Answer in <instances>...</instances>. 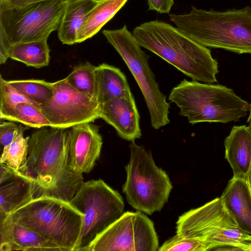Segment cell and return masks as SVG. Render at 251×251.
I'll return each instance as SVG.
<instances>
[{
	"instance_id": "obj_27",
	"label": "cell",
	"mask_w": 251,
	"mask_h": 251,
	"mask_svg": "<svg viewBox=\"0 0 251 251\" xmlns=\"http://www.w3.org/2000/svg\"><path fill=\"white\" fill-rule=\"evenodd\" d=\"M10 121L19 122L28 127L38 129L51 126L39 106L28 102H21L17 105Z\"/></svg>"
},
{
	"instance_id": "obj_17",
	"label": "cell",
	"mask_w": 251,
	"mask_h": 251,
	"mask_svg": "<svg viewBox=\"0 0 251 251\" xmlns=\"http://www.w3.org/2000/svg\"><path fill=\"white\" fill-rule=\"evenodd\" d=\"M220 197L239 226L251 235V195L245 179L233 176Z\"/></svg>"
},
{
	"instance_id": "obj_3",
	"label": "cell",
	"mask_w": 251,
	"mask_h": 251,
	"mask_svg": "<svg viewBox=\"0 0 251 251\" xmlns=\"http://www.w3.org/2000/svg\"><path fill=\"white\" fill-rule=\"evenodd\" d=\"M170 21L184 34L206 47L239 54H251V8L225 11L198 9L188 14H170Z\"/></svg>"
},
{
	"instance_id": "obj_2",
	"label": "cell",
	"mask_w": 251,
	"mask_h": 251,
	"mask_svg": "<svg viewBox=\"0 0 251 251\" xmlns=\"http://www.w3.org/2000/svg\"><path fill=\"white\" fill-rule=\"evenodd\" d=\"M133 35L141 47L154 53L193 80L217 81V60L211 50L193 40L176 27L155 20L135 27Z\"/></svg>"
},
{
	"instance_id": "obj_14",
	"label": "cell",
	"mask_w": 251,
	"mask_h": 251,
	"mask_svg": "<svg viewBox=\"0 0 251 251\" xmlns=\"http://www.w3.org/2000/svg\"><path fill=\"white\" fill-rule=\"evenodd\" d=\"M101 105L100 118L113 126L121 138L133 142L141 137L140 116L132 93Z\"/></svg>"
},
{
	"instance_id": "obj_4",
	"label": "cell",
	"mask_w": 251,
	"mask_h": 251,
	"mask_svg": "<svg viewBox=\"0 0 251 251\" xmlns=\"http://www.w3.org/2000/svg\"><path fill=\"white\" fill-rule=\"evenodd\" d=\"M169 100L179 108V115L192 125L223 124L245 117L250 104L225 86L184 79L171 90Z\"/></svg>"
},
{
	"instance_id": "obj_1",
	"label": "cell",
	"mask_w": 251,
	"mask_h": 251,
	"mask_svg": "<svg viewBox=\"0 0 251 251\" xmlns=\"http://www.w3.org/2000/svg\"><path fill=\"white\" fill-rule=\"evenodd\" d=\"M68 128L45 126L29 136L26 163L18 171L33 183V199L52 196L70 201L83 182L68 162Z\"/></svg>"
},
{
	"instance_id": "obj_16",
	"label": "cell",
	"mask_w": 251,
	"mask_h": 251,
	"mask_svg": "<svg viewBox=\"0 0 251 251\" xmlns=\"http://www.w3.org/2000/svg\"><path fill=\"white\" fill-rule=\"evenodd\" d=\"M225 157L235 177L245 178L251 163V129L234 126L224 140Z\"/></svg>"
},
{
	"instance_id": "obj_11",
	"label": "cell",
	"mask_w": 251,
	"mask_h": 251,
	"mask_svg": "<svg viewBox=\"0 0 251 251\" xmlns=\"http://www.w3.org/2000/svg\"><path fill=\"white\" fill-rule=\"evenodd\" d=\"M53 86L52 98L39 105L51 126L69 128L100 118L101 105L97 99L77 91L65 78L53 82Z\"/></svg>"
},
{
	"instance_id": "obj_23",
	"label": "cell",
	"mask_w": 251,
	"mask_h": 251,
	"mask_svg": "<svg viewBox=\"0 0 251 251\" xmlns=\"http://www.w3.org/2000/svg\"><path fill=\"white\" fill-rule=\"evenodd\" d=\"M26 98L40 105L49 102L54 95L53 83L39 79L7 80Z\"/></svg>"
},
{
	"instance_id": "obj_22",
	"label": "cell",
	"mask_w": 251,
	"mask_h": 251,
	"mask_svg": "<svg viewBox=\"0 0 251 251\" xmlns=\"http://www.w3.org/2000/svg\"><path fill=\"white\" fill-rule=\"evenodd\" d=\"M50 49L47 40L18 43L10 46L8 54L11 59L27 66L40 68L49 65Z\"/></svg>"
},
{
	"instance_id": "obj_19",
	"label": "cell",
	"mask_w": 251,
	"mask_h": 251,
	"mask_svg": "<svg viewBox=\"0 0 251 251\" xmlns=\"http://www.w3.org/2000/svg\"><path fill=\"white\" fill-rule=\"evenodd\" d=\"M95 74L97 99L101 105L132 94L125 75L119 68L102 63L96 67Z\"/></svg>"
},
{
	"instance_id": "obj_7",
	"label": "cell",
	"mask_w": 251,
	"mask_h": 251,
	"mask_svg": "<svg viewBox=\"0 0 251 251\" xmlns=\"http://www.w3.org/2000/svg\"><path fill=\"white\" fill-rule=\"evenodd\" d=\"M102 33L121 56L138 85L149 109L151 126L158 129L169 124L170 105L150 68L149 56L142 50L133 34L126 25L118 29H105Z\"/></svg>"
},
{
	"instance_id": "obj_15",
	"label": "cell",
	"mask_w": 251,
	"mask_h": 251,
	"mask_svg": "<svg viewBox=\"0 0 251 251\" xmlns=\"http://www.w3.org/2000/svg\"><path fill=\"white\" fill-rule=\"evenodd\" d=\"M0 251H66L33 229L7 218L0 220Z\"/></svg>"
},
{
	"instance_id": "obj_5",
	"label": "cell",
	"mask_w": 251,
	"mask_h": 251,
	"mask_svg": "<svg viewBox=\"0 0 251 251\" xmlns=\"http://www.w3.org/2000/svg\"><path fill=\"white\" fill-rule=\"evenodd\" d=\"M83 216L70 201L46 196L32 199L5 218L33 229L66 251H74Z\"/></svg>"
},
{
	"instance_id": "obj_10",
	"label": "cell",
	"mask_w": 251,
	"mask_h": 251,
	"mask_svg": "<svg viewBox=\"0 0 251 251\" xmlns=\"http://www.w3.org/2000/svg\"><path fill=\"white\" fill-rule=\"evenodd\" d=\"M158 238L152 221L141 211L124 212L86 251H156Z\"/></svg>"
},
{
	"instance_id": "obj_20",
	"label": "cell",
	"mask_w": 251,
	"mask_h": 251,
	"mask_svg": "<svg viewBox=\"0 0 251 251\" xmlns=\"http://www.w3.org/2000/svg\"><path fill=\"white\" fill-rule=\"evenodd\" d=\"M98 1L73 0L66 2L58 29V37L63 44L72 45L77 43L79 31Z\"/></svg>"
},
{
	"instance_id": "obj_13",
	"label": "cell",
	"mask_w": 251,
	"mask_h": 251,
	"mask_svg": "<svg viewBox=\"0 0 251 251\" xmlns=\"http://www.w3.org/2000/svg\"><path fill=\"white\" fill-rule=\"evenodd\" d=\"M91 123H81L68 128L69 165L73 171L81 174L93 170L102 146L99 127Z\"/></svg>"
},
{
	"instance_id": "obj_9",
	"label": "cell",
	"mask_w": 251,
	"mask_h": 251,
	"mask_svg": "<svg viewBox=\"0 0 251 251\" xmlns=\"http://www.w3.org/2000/svg\"><path fill=\"white\" fill-rule=\"evenodd\" d=\"M66 2L45 0L14 6L0 0V31L11 46L48 40L58 29Z\"/></svg>"
},
{
	"instance_id": "obj_32",
	"label": "cell",
	"mask_w": 251,
	"mask_h": 251,
	"mask_svg": "<svg viewBox=\"0 0 251 251\" xmlns=\"http://www.w3.org/2000/svg\"><path fill=\"white\" fill-rule=\"evenodd\" d=\"M245 180L247 182V185L249 188L251 195V163L249 170L248 173L245 177Z\"/></svg>"
},
{
	"instance_id": "obj_30",
	"label": "cell",
	"mask_w": 251,
	"mask_h": 251,
	"mask_svg": "<svg viewBox=\"0 0 251 251\" xmlns=\"http://www.w3.org/2000/svg\"><path fill=\"white\" fill-rule=\"evenodd\" d=\"M149 10L160 13H169L174 0H148Z\"/></svg>"
},
{
	"instance_id": "obj_25",
	"label": "cell",
	"mask_w": 251,
	"mask_h": 251,
	"mask_svg": "<svg viewBox=\"0 0 251 251\" xmlns=\"http://www.w3.org/2000/svg\"><path fill=\"white\" fill-rule=\"evenodd\" d=\"M25 129L21 126L12 142L2 150L0 163L16 171L22 168L27 160L29 136H24Z\"/></svg>"
},
{
	"instance_id": "obj_33",
	"label": "cell",
	"mask_w": 251,
	"mask_h": 251,
	"mask_svg": "<svg viewBox=\"0 0 251 251\" xmlns=\"http://www.w3.org/2000/svg\"><path fill=\"white\" fill-rule=\"evenodd\" d=\"M249 114L248 118L247 123L248 126L251 129V103L250 104L249 107Z\"/></svg>"
},
{
	"instance_id": "obj_31",
	"label": "cell",
	"mask_w": 251,
	"mask_h": 251,
	"mask_svg": "<svg viewBox=\"0 0 251 251\" xmlns=\"http://www.w3.org/2000/svg\"><path fill=\"white\" fill-rule=\"evenodd\" d=\"M3 0L9 4L13 5L14 6H22L25 4L39 2L45 0H58L64 2H67L68 1L73 0Z\"/></svg>"
},
{
	"instance_id": "obj_29",
	"label": "cell",
	"mask_w": 251,
	"mask_h": 251,
	"mask_svg": "<svg viewBox=\"0 0 251 251\" xmlns=\"http://www.w3.org/2000/svg\"><path fill=\"white\" fill-rule=\"evenodd\" d=\"M21 125H17L13 121L0 123V142L2 150L9 145L14 139L16 132Z\"/></svg>"
},
{
	"instance_id": "obj_28",
	"label": "cell",
	"mask_w": 251,
	"mask_h": 251,
	"mask_svg": "<svg viewBox=\"0 0 251 251\" xmlns=\"http://www.w3.org/2000/svg\"><path fill=\"white\" fill-rule=\"evenodd\" d=\"M159 251H208V246L203 239L179 234L166 240L159 248Z\"/></svg>"
},
{
	"instance_id": "obj_18",
	"label": "cell",
	"mask_w": 251,
	"mask_h": 251,
	"mask_svg": "<svg viewBox=\"0 0 251 251\" xmlns=\"http://www.w3.org/2000/svg\"><path fill=\"white\" fill-rule=\"evenodd\" d=\"M32 184L18 171L12 177L0 183V220L33 199Z\"/></svg>"
},
{
	"instance_id": "obj_12",
	"label": "cell",
	"mask_w": 251,
	"mask_h": 251,
	"mask_svg": "<svg viewBox=\"0 0 251 251\" xmlns=\"http://www.w3.org/2000/svg\"><path fill=\"white\" fill-rule=\"evenodd\" d=\"M237 226L233 214L222 198L218 197L180 216L176 233L200 237L206 241L208 251H212L214 240L223 230Z\"/></svg>"
},
{
	"instance_id": "obj_21",
	"label": "cell",
	"mask_w": 251,
	"mask_h": 251,
	"mask_svg": "<svg viewBox=\"0 0 251 251\" xmlns=\"http://www.w3.org/2000/svg\"><path fill=\"white\" fill-rule=\"evenodd\" d=\"M128 0H98L80 29L77 43L96 35L125 5Z\"/></svg>"
},
{
	"instance_id": "obj_26",
	"label": "cell",
	"mask_w": 251,
	"mask_h": 251,
	"mask_svg": "<svg viewBox=\"0 0 251 251\" xmlns=\"http://www.w3.org/2000/svg\"><path fill=\"white\" fill-rule=\"evenodd\" d=\"M28 102L37 106L39 104L30 100L11 86L0 76V119L10 121L17 105Z\"/></svg>"
},
{
	"instance_id": "obj_8",
	"label": "cell",
	"mask_w": 251,
	"mask_h": 251,
	"mask_svg": "<svg viewBox=\"0 0 251 251\" xmlns=\"http://www.w3.org/2000/svg\"><path fill=\"white\" fill-rule=\"evenodd\" d=\"M70 202L83 214L74 251H86L124 213V202L120 194L101 179L83 181Z\"/></svg>"
},
{
	"instance_id": "obj_24",
	"label": "cell",
	"mask_w": 251,
	"mask_h": 251,
	"mask_svg": "<svg viewBox=\"0 0 251 251\" xmlns=\"http://www.w3.org/2000/svg\"><path fill=\"white\" fill-rule=\"evenodd\" d=\"M96 67L89 62L77 65L65 78L66 81L79 93L97 99Z\"/></svg>"
},
{
	"instance_id": "obj_6",
	"label": "cell",
	"mask_w": 251,
	"mask_h": 251,
	"mask_svg": "<svg viewBox=\"0 0 251 251\" xmlns=\"http://www.w3.org/2000/svg\"><path fill=\"white\" fill-rule=\"evenodd\" d=\"M129 147L130 159L125 166L126 179L123 186L126 201L133 208L149 215L160 211L173 188L170 178L142 146L133 141Z\"/></svg>"
}]
</instances>
